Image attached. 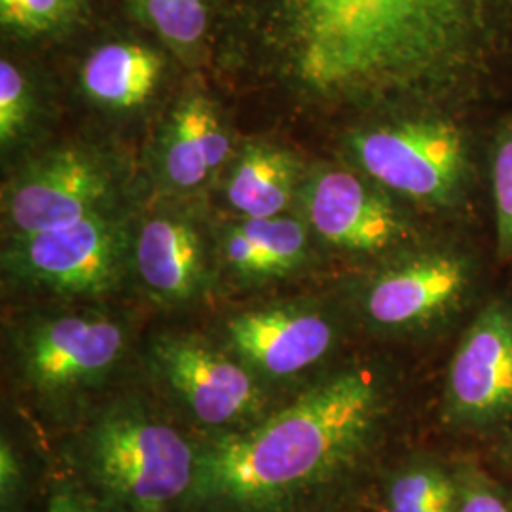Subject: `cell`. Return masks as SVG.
Listing matches in <instances>:
<instances>
[{"label":"cell","instance_id":"cell-18","mask_svg":"<svg viewBox=\"0 0 512 512\" xmlns=\"http://www.w3.org/2000/svg\"><path fill=\"white\" fill-rule=\"evenodd\" d=\"M241 228L260 251L268 275L291 270L306 255L308 234L300 220L277 215L270 219H249Z\"/></svg>","mask_w":512,"mask_h":512},{"label":"cell","instance_id":"cell-8","mask_svg":"<svg viewBox=\"0 0 512 512\" xmlns=\"http://www.w3.org/2000/svg\"><path fill=\"white\" fill-rule=\"evenodd\" d=\"M122 256V230L97 211L71 226L19 239L8 266L59 293L97 294L118 281Z\"/></svg>","mask_w":512,"mask_h":512},{"label":"cell","instance_id":"cell-13","mask_svg":"<svg viewBox=\"0 0 512 512\" xmlns=\"http://www.w3.org/2000/svg\"><path fill=\"white\" fill-rule=\"evenodd\" d=\"M135 260L145 285L164 300H186L202 283V243L196 230L181 220L154 219L145 224Z\"/></svg>","mask_w":512,"mask_h":512},{"label":"cell","instance_id":"cell-4","mask_svg":"<svg viewBox=\"0 0 512 512\" xmlns=\"http://www.w3.org/2000/svg\"><path fill=\"white\" fill-rule=\"evenodd\" d=\"M482 262L471 245L416 243L393 255L363 291V313L384 332L437 330L475 300Z\"/></svg>","mask_w":512,"mask_h":512},{"label":"cell","instance_id":"cell-10","mask_svg":"<svg viewBox=\"0 0 512 512\" xmlns=\"http://www.w3.org/2000/svg\"><path fill=\"white\" fill-rule=\"evenodd\" d=\"M154 357L165 380L207 425L239 420L258 406V389L251 374L196 340L162 338Z\"/></svg>","mask_w":512,"mask_h":512},{"label":"cell","instance_id":"cell-25","mask_svg":"<svg viewBox=\"0 0 512 512\" xmlns=\"http://www.w3.org/2000/svg\"><path fill=\"white\" fill-rule=\"evenodd\" d=\"M46 512L105 511L97 503H93L92 499H88L86 495L80 494L78 490H74L73 486H57L52 495H50Z\"/></svg>","mask_w":512,"mask_h":512},{"label":"cell","instance_id":"cell-16","mask_svg":"<svg viewBox=\"0 0 512 512\" xmlns=\"http://www.w3.org/2000/svg\"><path fill=\"white\" fill-rule=\"evenodd\" d=\"M293 160L274 148H249L228 184V200L247 219L277 217L293 190Z\"/></svg>","mask_w":512,"mask_h":512},{"label":"cell","instance_id":"cell-24","mask_svg":"<svg viewBox=\"0 0 512 512\" xmlns=\"http://www.w3.org/2000/svg\"><path fill=\"white\" fill-rule=\"evenodd\" d=\"M19 480H21V473H19L18 459L12 450V446L2 439V446H0V495H2V509H10L16 494H18Z\"/></svg>","mask_w":512,"mask_h":512},{"label":"cell","instance_id":"cell-12","mask_svg":"<svg viewBox=\"0 0 512 512\" xmlns=\"http://www.w3.org/2000/svg\"><path fill=\"white\" fill-rule=\"evenodd\" d=\"M232 346L270 376H291L329 353L336 330L319 311H249L228 323Z\"/></svg>","mask_w":512,"mask_h":512},{"label":"cell","instance_id":"cell-26","mask_svg":"<svg viewBox=\"0 0 512 512\" xmlns=\"http://www.w3.org/2000/svg\"><path fill=\"white\" fill-rule=\"evenodd\" d=\"M458 499L459 484L454 492L442 495L435 503H431L429 507H425L421 512H456V509H458Z\"/></svg>","mask_w":512,"mask_h":512},{"label":"cell","instance_id":"cell-9","mask_svg":"<svg viewBox=\"0 0 512 512\" xmlns=\"http://www.w3.org/2000/svg\"><path fill=\"white\" fill-rule=\"evenodd\" d=\"M109 173L80 152L54 154L27 171L10 192L8 215L21 238L71 226L97 213Z\"/></svg>","mask_w":512,"mask_h":512},{"label":"cell","instance_id":"cell-6","mask_svg":"<svg viewBox=\"0 0 512 512\" xmlns=\"http://www.w3.org/2000/svg\"><path fill=\"white\" fill-rule=\"evenodd\" d=\"M304 202L313 230L349 255H397L420 243V226L403 200L355 167L319 171Z\"/></svg>","mask_w":512,"mask_h":512},{"label":"cell","instance_id":"cell-7","mask_svg":"<svg viewBox=\"0 0 512 512\" xmlns=\"http://www.w3.org/2000/svg\"><path fill=\"white\" fill-rule=\"evenodd\" d=\"M446 418L467 431L512 423V302L488 300L459 338L444 385Z\"/></svg>","mask_w":512,"mask_h":512},{"label":"cell","instance_id":"cell-5","mask_svg":"<svg viewBox=\"0 0 512 512\" xmlns=\"http://www.w3.org/2000/svg\"><path fill=\"white\" fill-rule=\"evenodd\" d=\"M90 465L103 490L133 512H164L198 475L194 448L173 427L112 412L93 427Z\"/></svg>","mask_w":512,"mask_h":512},{"label":"cell","instance_id":"cell-3","mask_svg":"<svg viewBox=\"0 0 512 512\" xmlns=\"http://www.w3.org/2000/svg\"><path fill=\"white\" fill-rule=\"evenodd\" d=\"M355 129L351 167L399 200L437 215H465L480 183V147L469 114L404 110Z\"/></svg>","mask_w":512,"mask_h":512},{"label":"cell","instance_id":"cell-21","mask_svg":"<svg viewBox=\"0 0 512 512\" xmlns=\"http://www.w3.org/2000/svg\"><path fill=\"white\" fill-rule=\"evenodd\" d=\"M71 6V0H0V19L18 33H46L67 19Z\"/></svg>","mask_w":512,"mask_h":512},{"label":"cell","instance_id":"cell-2","mask_svg":"<svg viewBox=\"0 0 512 512\" xmlns=\"http://www.w3.org/2000/svg\"><path fill=\"white\" fill-rule=\"evenodd\" d=\"M382 412L376 376L342 370L255 429L211 446L198 459V492L266 505L323 482L359 456Z\"/></svg>","mask_w":512,"mask_h":512},{"label":"cell","instance_id":"cell-27","mask_svg":"<svg viewBox=\"0 0 512 512\" xmlns=\"http://www.w3.org/2000/svg\"><path fill=\"white\" fill-rule=\"evenodd\" d=\"M505 456H507L509 463L512 465V435L511 439H509V442H507V446H505Z\"/></svg>","mask_w":512,"mask_h":512},{"label":"cell","instance_id":"cell-19","mask_svg":"<svg viewBox=\"0 0 512 512\" xmlns=\"http://www.w3.org/2000/svg\"><path fill=\"white\" fill-rule=\"evenodd\" d=\"M131 6L175 46L196 44L207 29V0H131Z\"/></svg>","mask_w":512,"mask_h":512},{"label":"cell","instance_id":"cell-22","mask_svg":"<svg viewBox=\"0 0 512 512\" xmlns=\"http://www.w3.org/2000/svg\"><path fill=\"white\" fill-rule=\"evenodd\" d=\"M29 118V90L23 74L10 61L0 63V139L10 143Z\"/></svg>","mask_w":512,"mask_h":512},{"label":"cell","instance_id":"cell-17","mask_svg":"<svg viewBox=\"0 0 512 512\" xmlns=\"http://www.w3.org/2000/svg\"><path fill=\"white\" fill-rule=\"evenodd\" d=\"M484 160L494 211L495 253L512 262V114L497 122Z\"/></svg>","mask_w":512,"mask_h":512},{"label":"cell","instance_id":"cell-15","mask_svg":"<svg viewBox=\"0 0 512 512\" xmlns=\"http://www.w3.org/2000/svg\"><path fill=\"white\" fill-rule=\"evenodd\" d=\"M160 71L162 61L152 50L114 42L88 57L82 69V86L99 103L129 109L147 101Z\"/></svg>","mask_w":512,"mask_h":512},{"label":"cell","instance_id":"cell-14","mask_svg":"<svg viewBox=\"0 0 512 512\" xmlns=\"http://www.w3.org/2000/svg\"><path fill=\"white\" fill-rule=\"evenodd\" d=\"M230 141L219 116L202 97H190L177 109L165 141V173L181 188H194L219 167Z\"/></svg>","mask_w":512,"mask_h":512},{"label":"cell","instance_id":"cell-11","mask_svg":"<svg viewBox=\"0 0 512 512\" xmlns=\"http://www.w3.org/2000/svg\"><path fill=\"white\" fill-rule=\"evenodd\" d=\"M124 348L122 329L97 317H61L33 330L25 370L38 389L57 393L99 380Z\"/></svg>","mask_w":512,"mask_h":512},{"label":"cell","instance_id":"cell-23","mask_svg":"<svg viewBox=\"0 0 512 512\" xmlns=\"http://www.w3.org/2000/svg\"><path fill=\"white\" fill-rule=\"evenodd\" d=\"M456 512H512L511 499L507 501L482 476L471 475L459 482Z\"/></svg>","mask_w":512,"mask_h":512},{"label":"cell","instance_id":"cell-1","mask_svg":"<svg viewBox=\"0 0 512 512\" xmlns=\"http://www.w3.org/2000/svg\"><path fill=\"white\" fill-rule=\"evenodd\" d=\"M279 67L321 105L471 110L512 73V0H264Z\"/></svg>","mask_w":512,"mask_h":512},{"label":"cell","instance_id":"cell-20","mask_svg":"<svg viewBox=\"0 0 512 512\" xmlns=\"http://www.w3.org/2000/svg\"><path fill=\"white\" fill-rule=\"evenodd\" d=\"M456 488L458 482L440 467H410L393 478L387 492V512H421Z\"/></svg>","mask_w":512,"mask_h":512}]
</instances>
